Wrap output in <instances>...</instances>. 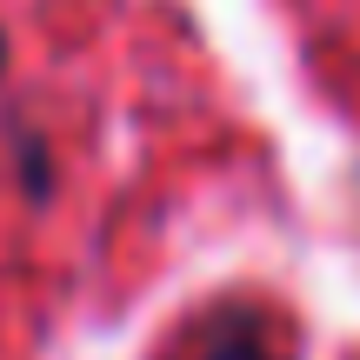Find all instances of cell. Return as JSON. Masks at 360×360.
Listing matches in <instances>:
<instances>
[{
    "label": "cell",
    "instance_id": "cell-1",
    "mask_svg": "<svg viewBox=\"0 0 360 360\" xmlns=\"http://www.w3.org/2000/svg\"><path fill=\"white\" fill-rule=\"evenodd\" d=\"M200 360H267V321L247 307H233L227 321L214 327V340H207Z\"/></svg>",
    "mask_w": 360,
    "mask_h": 360
}]
</instances>
